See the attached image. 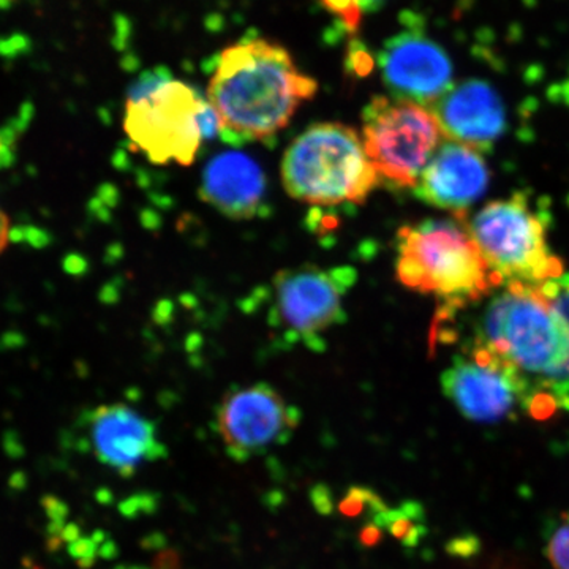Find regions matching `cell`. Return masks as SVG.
<instances>
[{"label": "cell", "instance_id": "52a82bcc", "mask_svg": "<svg viewBox=\"0 0 569 569\" xmlns=\"http://www.w3.org/2000/svg\"><path fill=\"white\" fill-rule=\"evenodd\" d=\"M361 137L381 183L411 190L447 140L430 108L392 96L370 100Z\"/></svg>", "mask_w": 569, "mask_h": 569}, {"label": "cell", "instance_id": "e0dca14e", "mask_svg": "<svg viewBox=\"0 0 569 569\" xmlns=\"http://www.w3.org/2000/svg\"><path fill=\"white\" fill-rule=\"evenodd\" d=\"M388 508L381 497L373 490L353 486L348 489L346 497L339 503V511L343 518L358 519L361 516L369 515L370 520L383 512Z\"/></svg>", "mask_w": 569, "mask_h": 569}, {"label": "cell", "instance_id": "7a4b0ae2", "mask_svg": "<svg viewBox=\"0 0 569 569\" xmlns=\"http://www.w3.org/2000/svg\"><path fill=\"white\" fill-rule=\"evenodd\" d=\"M396 272L403 287L436 296L449 313L503 287L482 257L467 217L429 219L400 228Z\"/></svg>", "mask_w": 569, "mask_h": 569}, {"label": "cell", "instance_id": "44dd1931", "mask_svg": "<svg viewBox=\"0 0 569 569\" xmlns=\"http://www.w3.org/2000/svg\"><path fill=\"white\" fill-rule=\"evenodd\" d=\"M385 530L378 526L373 520H369L365 527H362L361 531H359V541H361L362 546L366 548H373L378 542L383 538Z\"/></svg>", "mask_w": 569, "mask_h": 569}, {"label": "cell", "instance_id": "2e32d148", "mask_svg": "<svg viewBox=\"0 0 569 569\" xmlns=\"http://www.w3.org/2000/svg\"><path fill=\"white\" fill-rule=\"evenodd\" d=\"M372 520L403 548H417L427 535L425 509L417 501L387 508Z\"/></svg>", "mask_w": 569, "mask_h": 569}, {"label": "cell", "instance_id": "6da1fadb", "mask_svg": "<svg viewBox=\"0 0 569 569\" xmlns=\"http://www.w3.org/2000/svg\"><path fill=\"white\" fill-rule=\"evenodd\" d=\"M317 92V80L298 69L287 48L244 37L220 52L206 99L223 141L241 146L276 138Z\"/></svg>", "mask_w": 569, "mask_h": 569}, {"label": "cell", "instance_id": "603a6c76", "mask_svg": "<svg viewBox=\"0 0 569 569\" xmlns=\"http://www.w3.org/2000/svg\"><path fill=\"white\" fill-rule=\"evenodd\" d=\"M11 157H13V152H11L9 148V142H7V138H3V134L0 133V168H2L3 164H9Z\"/></svg>", "mask_w": 569, "mask_h": 569}, {"label": "cell", "instance_id": "5bb4252c", "mask_svg": "<svg viewBox=\"0 0 569 569\" xmlns=\"http://www.w3.org/2000/svg\"><path fill=\"white\" fill-rule=\"evenodd\" d=\"M430 111L447 140L490 151L507 130V110L496 89L486 81L468 80L441 96Z\"/></svg>", "mask_w": 569, "mask_h": 569}, {"label": "cell", "instance_id": "7c38bea8", "mask_svg": "<svg viewBox=\"0 0 569 569\" xmlns=\"http://www.w3.org/2000/svg\"><path fill=\"white\" fill-rule=\"evenodd\" d=\"M84 422L92 455L122 478H132L146 463L167 459L156 425L126 403L93 408Z\"/></svg>", "mask_w": 569, "mask_h": 569}, {"label": "cell", "instance_id": "30bf717a", "mask_svg": "<svg viewBox=\"0 0 569 569\" xmlns=\"http://www.w3.org/2000/svg\"><path fill=\"white\" fill-rule=\"evenodd\" d=\"M216 422L228 456L247 462L287 445L301 422V411L271 385L257 383L224 395Z\"/></svg>", "mask_w": 569, "mask_h": 569}, {"label": "cell", "instance_id": "4fadbf2b", "mask_svg": "<svg viewBox=\"0 0 569 569\" xmlns=\"http://www.w3.org/2000/svg\"><path fill=\"white\" fill-rule=\"evenodd\" d=\"M489 168L482 152L447 140L438 148L413 192L419 200L455 217H467L489 186Z\"/></svg>", "mask_w": 569, "mask_h": 569}, {"label": "cell", "instance_id": "5b68a950", "mask_svg": "<svg viewBox=\"0 0 569 569\" xmlns=\"http://www.w3.org/2000/svg\"><path fill=\"white\" fill-rule=\"evenodd\" d=\"M284 192L317 208L365 204L380 186L361 133L340 122L313 123L283 153Z\"/></svg>", "mask_w": 569, "mask_h": 569}, {"label": "cell", "instance_id": "8fae6325", "mask_svg": "<svg viewBox=\"0 0 569 569\" xmlns=\"http://www.w3.org/2000/svg\"><path fill=\"white\" fill-rule=\"evenodd\" d=\"M378 67L392 97L427 108L452 86L451 59L418 22L387 40L378 56Z\"/></svg>", "mask_w": 569, "mask_h": 569}, {"label": "cell", "instance_id": "8992f818", "mask_svg": "<svg viewBox=\"0 0 569 569\" xmlns=\"http://www.w3.org/2000/svg\"><path fill=\"white\" fill-rule=\"evenodd\" d=\"M467 224L501 283L539 288L565 274L549 247V213L531 203L529 193L492 201Z\"/></svg>", "mask_w": 569, "mask_h": 569}, {"label": "cell", "instance_id": "277c9868", "mask_svg": "<svg viewBox=\"0 0 569 569\" xmlns=\"http://www.w3.org/2000/svg\"><path fill=\"white\" fill-rule=\"evenodd\" d=\"M123 130L149 162L189 167L203 142L219 134V122L206 97L160 69L130 91Z\"/></svg>", "mask_w": 569, "mask_h": 569}, {"label": "cell", "instance_id": "ac0fdd59", "mask_svg": "<svg viewBox=\"0 0 569 569\" xmlns=\"http://www.w3.org/2000/svg\"><path fill=\"white\" fill-rule=\"evenodd\" d=\"M329 13L336 14L348 32L358 31L366 14L376 13L387 0H321Z\"/></svg>", "mask_w": 569, "mask_h": 569}, {"label": "cell", "instance_id": "ffe728a7", "mask_svg": "<svg viewBox=\"0 0 569 569\" xmlns=\"http://www.w3.org/2000/svg\"><path fill=\"white\" fill-rule=\"evenodd\" d=\"M542 293L549 299L550 306L553 307L563 323L567 325L569 331V274L557 277L550 282L542 284ZM567 380L569 383V366L567 372Z\"/></svg>", "mask_w": 569, "mask_h": 569}, {"label": "cell", "instance_id": "3957f363", "mask_svg": "<svg viewBox=\"0 0 569 569\" xmlns=\"http://www.w3.org/2000/svg\"><path fill=\"white\" fill-rule=\"evenodd\" d=\"M473 340L503 356L523 376L569 395V331L541 288L503 284V290L493 291Z\"/></svg>", "mask_w": 569, "mask_h": 569}, {"label": "cell", "instance_id": "9a60e30c", "mask_svg": "<svg viewBox=\"0 0 569 569\" xmlns=\"http://www.w3.org/2000/svg\"><path fill=\"white\" fill-rule=\"evenodd\" d=\"M266 174L244 152H222L206 164L200 197L233 220H252L263 209Z\"/></svg>", "mask_w": 569, "mask_h": 569}, {"label": "cell", "instance_id": "cb8c5ba5", "mask_svg": "<svg viewBox=\"0 0 569 569\" xmlns=\"http://www.w3.org/2000/svg\"><path fill=\"white\" fill-rule=\"evenodd\" d=\"M14 0H0V9H10Z\"/></svg>", "mask_w": 569, "mask_h": 569}, {"label": "cell", "instance_id": "9c48e42d", "mask_svg": "<svg viewBox=\"0 0 569 569\" xmlns=\"http://www.w3.org/2000/svg\"><path fill=\"white\" fill-rule=\"evenodd\" d=\"M533 387L529 377L492 348L471 340L441 376V389L460 413L479 425H497Z\"/></svg>", "mask_w": 569, "mask_h": 569}, {"label": "cell", "instance_id": "ba28073f", "mask_svg": "<svg viewBox=\"0 0 569 569\" xmlns=\"http://www.w3.org/2000/svg\"><path fill=\"white\" fill-rule=\"evenodd\" d=\"M355 282L350 266L284 268L269 287V325L284 342L321 350L326 332L347 318L346 299Z\"/></svg>", "mask_w": 569, "mask_h": 569}, {"label": "cell", "instance_id": "7402d4cb", "mask_svg": "<svg viewBox=\"0 0 569 569\" xmlns=\"http://www.w3.org/2000/svg\"><path fill=\"white\" fill-rule=\"evenodd\" d=\"M10 241V220L7 213L0 209V253L6 250Z\"/></svg>", "mask_w": 569, "mask_h": 569}, {"label": "cell", "instance_id": "d6986e66", "mask_svg": "<svg viewBox=\"0 0 569 569\" xmlns=\"http://www.w3.org/2000/svg\"><path fill=\"white\" fill-rule=\"evenodd\" d=\"M546 556L553 569H569V511L560 516L559 526L550 535Z\"/></svg>", "mask_w": 569, "mask_h": 569}]
</instances>
